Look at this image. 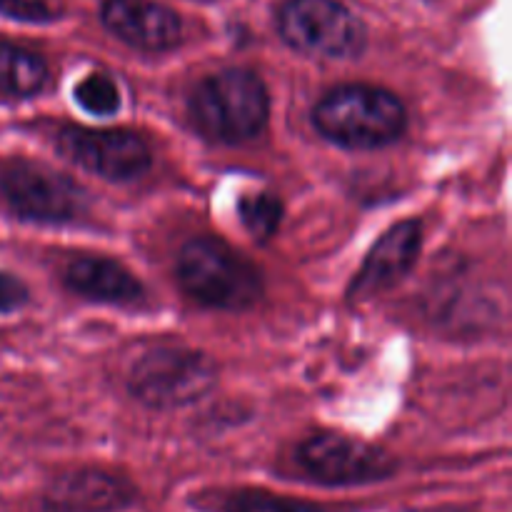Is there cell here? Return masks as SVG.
<instances>
[{"instance_id": "cell-8", "label": "cell", "mask_w": 512, "mask_h": 512, "mask_svg": "<svg viewBox=\"0 0 512 512\" xmlns=\"http://www.w3.org/2000/svg\"><path fill=\"white\" fill-rule=\"evenodd\" d=\"M298 458L315 480L328 485L375 483L390 478L395 470L388 453L338 433H323L305 440Z\"/></svg>"}, {"instance_id": "cell-4", "label": "cell", "mask_w": 512, "mask_h": 512, "mask_svg": "<svg viewBox=\"0 0 512 512\" xmlns=\"http://www.w3.org/2000/svg\"><path fill=\"white\" fill-rule=\"evenodd\" d=\"M215 380L218 370L205 353L188 348H155L135 360L128 388L148 408L170 410L208 395Z\"/></svg>"}, {"instance_id": "cell-5", "label": "cell", "mask_w": 512, "mask_h": 512, "mask_svg": "<svg viewBox=\"0 0 512 512\" xmlns=\"http://www.w3.org/2000/svg\"><path fill=\"white\" fill-rule=\"evenodd\" d=\"M278 30L285 43L318 58H355L365 45L363 23L338 0H288Z\"/></svg>"}, {"instance_id": "cell-11", "label": "cell", "mask_w": 512, "mask_h": 512, "mask_svg": "<svg viewBox=\"0 0 512 512\" xmlns=\"http://www.w3.org/2000/svg\"><path fill=\"white\" fill-rule=\"evenodd\" d=\"M133 500V485L103 470H73L45 490V508L53 512H115Z\"/></svg>"}, {"instance_id": "cell-6", "label": "cell", "mask_w": 512, "mask_h": 512, "mask_svg": "<svg viewBox=\"0 0 512 512\" xmlns=\"http://www.w3.org/2000/svg\"><path fill=\"white\" fill-rule=\"evenodd\" d=\"M0 190L18 218L35 223H68L85 213V190L65 175L40 165L18 163L0 178Z\"/></svg>"}, {"instance_id": "cell-15", "label": "cell", "mask_w": 512, "mask_h": 512, "mask_svg": "<svg viewBox=\"0 0 512 512\" xmlns=\"http://www.w3.org/2000/svg\"><path fill=\"white\" fill-rule=\"evenodd\" d=\"M240 220L248 228V233L258 240L273 238L283 220V203L275 193L260 190L240 198Z\"/></svg>"}, {"instance_id": "cell-18", "label": "cell", "mask_w": 512, "mask_h": 512, "mask_svg": "<svg viewBox=\"0 0 512 512\" xmlns=\"http://www.w3.org/2000/svg\"><path fill=\"white\" fill-rule=\"evenodd\" d=\"M28 303V288L15 275L0 273V313H13Z\"/></svg>"}, {"instance_id": "cell-14", "label": "cell", "mask_w": 512, "mask_h": 512, "mask_svg": "<svg viewBox=\"0 0 512 512\" xmlns=\"http://www.w3.org/2000/svg\"><path fill=\"white\" fill-rule=\"evenodd\" d=\"M218 512H328L315 503L263 493V490H235L218 503Z\"/></svg>"}, {"instance_id": "cell-3", "label": "cell", "mask_w": 512, "mask_h": 512, "mask_svg": "<svg viewBox=\"0 0 512 512\" xmlns=\"http://www.w3.org/2000/svg\"><path fill=\"white\" fill-rule=\"evenodd\" d=\"M178 280L195 300L220 310H245L263 293L258 270L215 238H195L180 250Z\"/></svg>"}, {"instance_id": "cell-16", "label": "cell", "mask_w": 512, "mask_h": 512, "mask_svg": "<svg viewBox=\"0 0 512 512\" xmlns=\"http://www.w3.org/2000/svg\"><path fill=\"white\" fill-rule=\"evenodd\" d=\"M75 100L83 110L105 118L120 108V90L115 80L105 73H90L75 85Z\"/></svg>"}, {"instance_id": "cell-1", "label": "cell", "mask_w": 512, "mask_h": 512, "mask_svg": "<svg viewBox=\"0 0 512 512\" xmlns=\"http://www.w3.org/2000/svg\"><path fill=\"white\" fill-rule=\"evenodd\" d=\"M313 123L323 138L350 150L395 143L408 125L403 103L373 85H340L318 100Z\"/></svg>"}, {"instance_id": "cell-12", "label": "cell", "mask_w": 512, "mask_h": 512, "mask_svg": "<svg viewBox=\"0 0 512 512\" xmlns=\"http://www.w3.org/2000/svg\"><path fill=\"white\" fill-rule=\"evenodd\" d=\"M65 283L83 298L100 303H135L143 298V285L128 268L108 258H78L65 270Z\"/></svg>"}, {"instance_id": "cell-7", "label": "cell", "mask_w": 512, "mask_h": 512, "mask_svg": "<svg viewBox=\"0 0 512 512\" xmlns=\"http://www.w3.org/2000/svg\"><path fill=\"white\" fill-rule=\"evenodd\" d=\"M58 148L73 163L105 180H133L150 168V148L130 130H100L68 125L60 130Z\"/></svg>"}, {"instance_id": "cell-19", "label": "cell", "mask_w": 512, "mask_h": 512, "mask_svg": "<svg viewBox=\"0 0 512 512\" xmlns=\"http://www.w3.org/2000/svg\"><path fill=\"white\" fill-rule=\"evenodd\" d=\"M425 512H453V510H425Z\"/></svg>"}, {"instance_id": "cell-13", "label": "cell", "mask_w": 512, "mask_h": 512, "mask_svg": "<svg viewBox=\"0 0 512 512\" xmlns=\"http://www.w3.org/2000/svg\"><path fill=\"white\" fill-rule=\"evenodd\" d=\"M48 83V65L40 55L0 40V95L30 98Z\"/></svg>"}, {"instance_id": "cell-9", "label": "cell", "mask_w": 512, "mask_h": 512, "mask_svg": "<svg viewBox=\"0 0 512 512\" xmlns=\"http://www.w3.org/2000/svg\"><path fill=\"white\" fill-rule=\"evenodd\" d=\"M103 23L115 38L138 50H168L180 40L175 10L155 0H105Z\"/></svg>"}, {"instance_id": "cell-2", "label": "cell", "mask_w": 512, "mask_h": 512, "mask_svg": "<svg viewBox=\"0 0 512 512\" xmlns=\"http://www.w3.org/2000/svg\"><path fill=\"white\" fill-rule=\"evenodd\" d=\"M270 98L250 70H223L205 78L190 95V115L200 133L223 143L255 138L268 123Z\"/></svg>"}, {"instance_id": "cell-10", "label": "cell", "mask_w": 512, "mask_h": 512, "mask_svg": "<svg viewBox=\"0 0 512 512\" xmlns=\"http://www.w3.org/2000/svg\"><path fill=\"white\" fill-rule=\"evenodd\" d=\"M420 253V223L403 220L393 225L365 258L358 278L350 285V300H368L405 278Z\"/></svg>"}, {"instance_id": "cell-17", "label": "cell", "mask_w": 512, "mask_h": 512, "mask_svg": "<svg viewBox=\"0 0 512 512\" xmlns=\"http://www.w3.org/2000/svg\"><path fill=\"white\" fill-rule=\"evenodd\" d=\"M0 13L25 23H48L55 18V10L48 0H0Z\"/></svg>"}]
</instances>
